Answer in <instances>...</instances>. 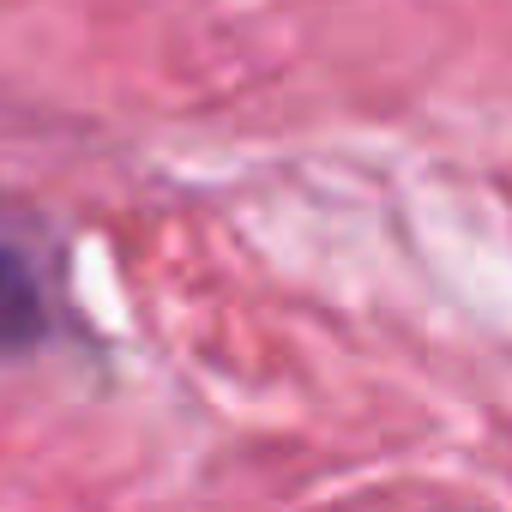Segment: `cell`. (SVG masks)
<instances>
[{
	"mask_svg": "<svg viewBox=\"0 0 512 512\" xmlns=\"http://www.w3.org/2000/svg\"><path fill=\"white\" fill-rule=\"evenodd\" d=\"M43 332H49V308H43V290H37L31 266L13 247H0V356L37 350Z\"/></svg>",
	"mask_w": 512,
	"mask_h": 512,
	"instance_id": "1",
	"label": "cell"
}]
</instances>
